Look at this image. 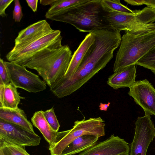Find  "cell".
I'll return each mask as SVG.
<instances>
[{
  "label": "cell",
  "instance_id": "e0dca14e",
  "mask_svg": "<svg viewBox=\"0 0 155 155\" xmlns=\"http://www.w3.org/2000/svg\"><path fill=\"white\" fill-rule=\"evenodd\" d=\"M99 137L93 135H84L75 139L63 150L61 155H72L90 148L97 142Z\"/></svg>",
  "mask_w": 155,
  "mask_h": 155
},
{
  "label": "cell",
  "instance_id": "484cf974",
  "mask_svg": "<svg viewBox=\"0 0 155 155\" xmlns=\"http://www.w3.org/2000/svg\"><path fill=\"white\" fill-rule=\"evenodd\" d=\"M13 0H0V15L2 17L7 16L5 12L6 8L13 1Z\"/></svg>",
  "mask_w": 155,
  "mask_h": 155
},
{
  "label": "cell",
  "instance_id": "d6986e66",
  "mask_svg": "<svg viewBox=\"0 0 155 155\" xmlns=\"http://www.w3.org/2000/svg\"><path fill=\"white\" fill-rule=\"evenodd\" d=\"M17 87L12 82L5 85L3 107L11 109H16L21 99L25 97L20 96Z\"/></svg>",
  "mask_w": 155,
  "mask_h": 155
},
{
  "label": "cell",
  "instance_id": "6da1fadb",
  "mask_svg": "<svg viewBox=\"0 0 155 155\" xmlns=\"http://www.w3.org/2000/svg\"><path fill=\"white\" fill-rule=\"evenodd\" d=\"M155 45V23L126 31L121 38L114 65V72L136 64Z\"/></svg>",
  "mask_w": 155,
  "mask_h": 155
},
{
  "label": "cell",
  "instance_id": "1f68e13d",
  "mask_svg": "<svg viewBox=\"0 0 155 155\" xmlns=\"http://www.w3.org/2000/svg\"><path fill=\"white\" fill-rule=\"evenodd\" d=\"M56 0H41L40 3L43 5L45 6L48 5H51Z\"/></svg>",
  "mask_w": 155,
  "mask_h": 155
},
{
  "label": "cell",
  "instance_id": "9a60e30c",
  "mask_svg": "<svg viewBox=\"0 0 155 155\" xmlns=\"http://www.w3.org/2000/svg\"><path fill=\"white\" fill-rule=\"evenodd\" d=\"M133 64L119 70L110 76L107 84L114 89L130 87L135 82L136 68Z\"/></svg>",
  "mask_w": 155,
  "mask_h": 155
},
{
  "label": "cell",
  "instance_id": "9c48e42d",
  "mask_svg": "<svg viewBox=\"0 0 155 155\" xmlns=\"http://www.w3.org/2000/svg\"><path fill=\"white\" fill-rule=\"evenodd\" d=\"M41 140L35 132L0 119V140L24 147L37 146Z\"/></svg>",
  "mask_w": 155,
  "mask_h": 155
},
{
  "label": "cell",
  "instance_id": "ba28073f",
  "mask_svg": "<svg viewBox=\"0 0 155 155\" xmlns=\"http://www.w3.org/2000/svg\"><path fill=\"white\" fill-rule=\"evenodd\" d=\"M135 125L129 155H146L150 144L155 137V127L150 115L145 113L144 116L138 117Z\"/></svg>",
  "mask_w": 155,
  "mask_h": 155
},
{
  "label": "cell",
  "instance_id": "2e32d148",
  "mask_svg": "<svg viewBox=\"0 0 155 155\" xmlns=\"http://www.w3.org/2000/svg\"><path fill=\"white\" fill-rule=\"evenodd\" d=\"M0 119L35 132L33 125L27 119L24 111L19 108L0 107Z\"/></svg>",
  "mask_w": 155,
  "mask_h": 155
},
{
  "label": "cell",
  "instance_id": "30bf717a",
  "mask_svg": "<svg viewBox=\"0 0 155 155\" xmlns=\"http://www.w3.org/2000/svg\"><path fill=\"white\" fill-rule=\"evenodd\" d=\"M128 94L145 113L155 115V89L147 80L135 81Z\"/></svg>",
  "mask_w": 155,
  "mask_h": 155
},
{
  "label": "cell",
  "instance_id": "52a82bcc",
  "mask_svg": "<svg viewBox=\"0 0 155 155\" xmlns=\"http://www.w3.org/2000/svg\"><path fill=\"white\" fill-rule=\"evenodd\" d=\"M5 62L9 74L11 82L17 88L34 93L46 89V83L38 76L28 70L25 66L13 62Z\"/></svg>",
  "mask_w": 155,
  "mask_h": 155
},
{
  "label": "cell",
  "instance_id": "8fae6325",
  "mask_svg": "<svg viewBox=\"0 0 155 155\" xmlns=\"http://www.w3.org/2000/svg\"><path fill=\"white\" fill-rule=\"evenodd\" d=\"M129 144L124 139L111 135L103 141L97 142L78 155H118L130 152Z\"/></svg>",
  "mask_w": 155,
  "mask_h": 155
},
{
  "label": "cell",
  "instance_id": "d4e9b609",
  "mask_svg": "<svg viewBox=\"0 0 155 155\" xmlns=\"http://www.w3.org/2000/svg\"><path fill=\"white\" fill-rule=\"evenodd\" d=\"M14 2L13 18L15 22H19L23 16L21 7L18 0H15Z\"/></svg>",
  "mask_w": 155,
  "mask_h": 155
},
{
  "label": "cell",
  "instance_id": "5bb4252c",
  "mask_svg": "<svg viewBox=\"0 0 155 155\" xmlns=\"http://www.w3.org/2000/svg\"><path fill=\"white\" fill-rule=\"evenodd\" d=\"M95 40V37L93 32L89 33L85 36L72 55L68 68L64 76L61 78L67 79L73 76Z\"/></svg>",
  "mask_w": 155,
  "mask_h": 155
},
{
  "label": "cell",
  "instance_id": "83f0119b",
  "mask_svg": "<svg viewBox=\"0 0 155 155\" xmlns=\"http://www.w3.org/2000/svg\"><path fill=\"white\" fill-rule=\"evenodd\" d=\"M5 84L0 83V107H3Z\"/></svg>",
  "mask_w": 155,
  "mask_h": 155
},
{
  "label": "cell",
  "instance_id": "7402d4cb",
  "mask_svg": "<svg viewBox=\"0 0 155 155\" xmlns=\"http://www.w3.org/2000/svg\"><path fill=\"white\" fill-rule=\"evenodd\" d=\"M136 64L149 69L155 74V45Z\"/></svg>",
  "mask_w": 155,
  "mask_h": 155
},
{
  "label": "cell",
  "instance_id": "f546056e",
  "mask_svg": "<svg viewBox=\"0 0 155 155\" xmlns=\"http://www.w3.org/2000/svg\"><path fill=\"white\" fill-rule=\"evenodd\" d=\"M144 4L155 9V0H144Z\"/></svg>",
  "mask_w": 155,
  "mask_h": 155
},
{
  "label": "cell",
  "instance_id": "7a4b0ae2",
  "mask_svg": "<svg viewBox=\"0 0 155 155\" xmlns=\"http://www.w3.org/2000/svg\"><path fill=\"white\" fill-rule=\"evenodd\" d=\"M67 45L47 48L36 54L25 67L36 70L49 87L64 75L72 55Z\"/></svg>",
  "mask_w": 155,
  "mask_h": 155
},
{
  "label": "cell",
  "instance_id": "4316f807",
  "mask_svg": "<svg viewBox=\"0 0 155 155\" xmlns=\"http://www.w3.org/2000/svg\"><path fill=\"white\" fill-rule=\"evenodd\" d=\"M28 6L34 12L37 11L38 0H26V1Z\"/></svg>",
  "mask_w": 155,
  "mask_h": 155
},
{
  "label": "cell",
  "instance_id": "8992f818",
  "mask_svg": "<svg viewBox=\"0 0 155 155\" xmlns=\"http://www.w3.org/2000/svg\"><path fill=\"white\" fill-rule=\"evenodd\" d=\"M104 18L110 29L120 32L153 23L154 19L153 12L148 7L141 10H135L134 13L131 14L105 12Z\"/></svg>",
  "mask_w": 155,
  "mask_h": 155
},
{
  "label": "cell",
  "instance_id": "836d02e7",
  "mask_svg": "<svg viewBox=\"0 0 155 155\" xmlns=\"http://www.w3.org/2000/svg\"><path fill=\"white\" fill-rule=\"evenodd\" d=\"M127 155H129V154H127Z\"/></svg>",
  "mask_w": 155,
  "mask_h": 155
},
{
  "label": "cell",
  "instance_id": "ffe728a7",
  "mask_svg": "<svg viewBox=\"0 0 155 155\" xmlns=\"http://www.w3.org/2000/svg\"><path fill=\"white\" fill-rule=\"evenodd\" d=\"M101 3L105 12H117L130 14L135 12V10H132L122 4L120 0H101Z\"/></svg>",
  "mask_w": 155,
  "mask_h": 155
},
{
  "label": "cell",
  "instance_id": "4fadbf2b",
  "mask_svg": "<svg viewBox=\"0 0 155 155\" xmlns=\"http://www.w3.org/2000/svg\"><path fill=\"white\" fill-rule=\"evenodd\" d=\"M33 125L38 128L49 144V150L62 139L69 132V130L61 132L54 130L45 119L43 111L35 112L31 118Z\"/></svg>",
  "mask_w": 155,
  "mask_h": 155
},
{
  "label": "cell",
  "instance_id": "3957f363",
  "mask_svg": "<svg viewBox=\"0 0 155 155\" xmlns=\"http://www.w3.org/2000/svg\"><path fill=\"white\" fill-rule=\"evenodd\" d=\"M101 0H89L48 19L70 24L80 32L89 33L110 29L104 20Z\"/></svg>",
  "mask_w": 155,
  "mask_h": 155
},
{
  "label": "cell",
  "instance_id": "603a6c76",
  "mask_svg": "<svg viewBox=\"0 0 155 155\" xmlns=\"http://www.w3.org/2000/svg\"><path fill=\"white\" fill-rule=\"evenodd\" d=\"M43 114L46 121L54 131H58L60 125L54 112L53 107L43 111Z\"/></svg>",
  "mask_w": 155,
  "mask_h": 155
},
{
  "label": "cell",
  "instance_id": "7c38bea8",
  "mask_svg": "<svg viewBox=\"0 0 155 155\" xmlns=\"http://www.w3.org/2000/svg\"><path fill=\"white\" fill-rule=\"evenodd\" d=\"M46 20L30 25L21 30L15 40L13 48H17L32 42L54 31Z\"/></svg>",
  "mask_w": 155,
  "mask_h": 155
},
{
  "label": "cell",
  "instance_id": "cb8c5ba5",
  "mask_svg": "<svg viewBox=\"0 0 155 155\" xmlns=\"http://www.w3.org/2000/svg\"><path fill=\"white\" fill-rule=\"evenodd\" d=\"M11 82L9 74L5 61L0 58V83L5 85Z\"/></svg>",
  "mask_w": 155,
  "mask_h": 155
},
{
  "label": "cell",
  "instance_id": "d6a6232c",
  "mask_svg": "<svg viewBox=\"0 0 155 155\" xmlns=\"http://www.w3.org/2000/svg\"><path fill=\"white\" fill-rule=\"evenodd\" d=\"M129 154V153H122L120 154H119L118 155H127V154Z\"/></svg>",
  "mask_w": 155,
  "mask_h": 155
},
{
  "label": "cell",
  "instance_id": "5b68a950",
  "mask_svg": "<svg viewBox=\"0 0 155 155\" xmlns=\"http://www.w3.org/2000/svg\"><path fill=\"white\" fill-rule=\"evenodd\" d=\"M101 117L77 120L73 128L62 139L49 150L51 155H61L64 150L77 138L84 135H93L99 137L105 135V124Z\"/></svg>",
  "mask_w": 155,
  "mask_h": 155
},
{
  "label": "cell",
  "instance_id": "277c9868",
  "mask_svg": "<svg viewBox=\"0 0 155 155\" xmlns=\"http://www.w3.org/2000/svg\"><path fill=\"white\" fill-rule=\"evenodd\" d=\"M62 37L59 30L53 32L25 45L14 48L6 55L7 60L11 62L24 66L39 51L47 48H59Z\"/></svg>",
  "mask_w": 155,
  "mask_h": 155
},
{
  "label": "cell",
  "instance_id": "f1b7e54d",
  "mask_svg": "<svg viewBox=\"0 0 155 155\" xmlns=\"http://www.w3.org/2000/svg\"><path fill=\"white\" fill-rule=\"evenodd\" d=\"M127 3L133 5H140L144 4V0H124Z\"/></svg>",
  "mask_w": 155,
  "mask_h": 155
},
{
  "label": "cell",
  "instance_id": "4dcf8cb0",
  "mask_svg": "<svg viewBox=\"0 0 155 155\" xmlns=\"http://www.w3.org/2000/svg\"><path fill=\"white\" fill-rule=\"evenodd\" d=\"M110 104V103L109 102H108V103L107 104L101 103L99 106L100 110L104 111H107Z\"/></svg>",
  "mask_w": 155,
  "mask_h": 155
},
{
  "label": "cell",
  "instance_id": "44dd1931",
  "mask_svg": "<svg viewBox=\"0 0 155 155\" xmlns=\"http://www.w3.org/2000/svg\"><path fill=\"white\" fill-rule=\"evenodd\" d=\"M0 155H31L23 148L0 140Z\"/></svg>",
  "mask_w": 155,
  "mask_h": 155
},
{
  "label": "cell",
  "instance_id": "ac0fdd59",
  "mask_svg": "<svg viewBox=\"0 0 155 155\" xmlns=\"http://www.w3.org/2000/svg\"><path fill=\"white\" fill-rule=\"evenodd\" d=\"M89 0H56L46 12L47 19L59 14L74 7L88 1Z\"/></svg>",
  "mask_w": 155,
  "mask_h": 155
}]
</instances>
